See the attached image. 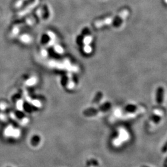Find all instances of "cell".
Segmentation results:
<instances>
[{"mask_svg":"<svg viewBox=\"0 0 167 167\" xmlns=\"http://www.w3.org/2000/svg\"><path fill=\"white\" fill-rule=\"evenodd\" d=\"M122 21L120 17H117L113 21V24L114 25V27H119L122 24Z\"/></svg>","mask_w":167,"mask_h":167,"instance_id":"cell-2","label":"cell"},{"mask_svg":"<svg viewBox=\"0 0 167 167\" xmlns=\"http://www.w3.org/2000/svg\"><path fill=\"white\" fill-rule=\"evenodd\" d=\"M142 167H148V166H142Z\"/></svg>","mask_w":167,"mask_h":167,"instance_id":"cell-6","label":"cell"},{"mask_svg":"<svg viewBox=\"0 0 167 167\" xmlns=\"http://www.w3.org/2000/svg\"><path fill=\"white\" fill-rule=\"evenodd\" d=\"M165 164L166 165H167V158H166V160H165Z\"/></svg>","mask_w":167,"mask_h":167,"instance_id":"cell-5","label":"cell"},{"mask_svg":"<svg viewBox=\"0 0 167 167\" xmlns=\"http://www.w3.org/2000/svg\"><path fill=\"white\" fill-rule=\"evenodd\" d=\"M102 96H103V94L101 92H99L97 94V95H96V96L94 98V102H98L99 100L101 99V98H102Z\"/></svg>","mask_w":167,"mask_h":167,"instance_id":"cell-3","label":"cell"},{"mask_svg":"<svg viewBox=\"0 0 167 167\" xmlns=\"http://www.w3.org/2000/svg\"><path fill=\"white\" fill-rule=\"evenodd\" d=\"M163 88L162 87H158L157 91V102L158 105H161L163 100Z\"/></svg>","mask_w":167,"mask_h":167,"instance_id":"cell-1","label":"cell"},{"mask_svg":"<svg viewBox=\"0 0 167 167\" xmlns=\"http://www.w3.org/2000/svg\"><path fill=\"white\" fill-rule=\"evenodd\" d=\"M167 151V141L165 142L164 146H163L162 148V152L163 153H164V152H166Z\"/></svg>","mask_w":167,"mask_h":167,"instance_id":"cell-4","label":"cell"}]
</instances>
